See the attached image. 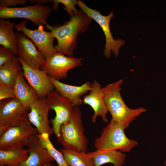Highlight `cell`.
I'll return each instance as SVG.
<instances>
[{
  "label": "cell",
  "mask_w": 166,
  "mask_h": 166,
  "mask_svg": "<svg viewBox=\"0 0 166 166\" xmlns=\"http://www.w3.org/2000/svg\"><path fill=\"white\" fill-rule=\"evenodd\" d=\"M92 20L80 8L61 25H46V29L57 39V44L55 46L56 51L68 57L73 56L79 35L87 30Z\"/></svg>",
  "instance_id": "1"
},
{
  "label": "cell",
  "mask_w": 166,
  "mask_h": 166,
  "mask_svg": "<svg viewBox=\"0 0 166 166\" xmlns=\"http://www.w3.org/2000/svg\"><path fill=\"white\" fill-rule=\"evenodd\" d=\"M123 82V80L120 79L102 88V90L108 111L111 115L112 119L122 124L126 129L146 110L143 107L132 109L126 105L120 93Z\"/></svg>",
  "instance_id": "2"
},
{
  "label": "cell",
  "mask_w": 166,
  "mask_h": 166,
  "mask_svg": "<svg viewBox=\"0 0 166 166\" xmlns=\"http://www.w3.org/2000/svg\"><path fill=\"white\" fill-rule=\"evenodd\" d=\"M84 132L82 113L78 106H76L69 121L61 126L57 141L63 148L87 153L88 141Z\"/></svg>",
  "instance_id": "3"
},
{
  "label": "cell",
  "mask_w": 166,
  "mask_h": 166,
  "mask_svg": "<svg viewBox=\"0 0 166 166\" xmlns=\"http://www.w3.org/2000/svg\"><path fill=\"white\" fill-rule=\"evenodd\" d=\"M125 129L122 124L111 119L103 128L100 136L96 138L95 148L96 149L104 148L119 150L124 153L130 152L138 143L126 136Z\"/></svg>",
  "instance_id": "4"
},
{
  "label": "cell",
  "mask_w": 166,
  "mask_h": 166,
  "mask_svg": "<svg viewBox=\"0 0 166 166\" xmlns=\"http://www.w3.org/2000/svg\"><path fill=\"white\" fill-rule=\"evenodd\" d=\"M77 5L82 11L89 17L95 21L102 29L105 36V44L104 52V56L109 58L111 56V51L116 57L119 54V50L125 44V41L121 39L115 40L113 38L110 28V22L114 16L113 12L111 11L107 16H104L100 11L89 8L82 1H77Z\"/></svg>",
  "instance_id": "5"
},
{
  "label": "cell",
  "mask_w": 166,
  "mask_h": 166,
  "mask_svg": "<svg viewBox=\"0 0 166 166\" xmlns=\"http://www.w3.org/2000/svg\"><path fill=\"white\" fill-rule=\"evenodd\" d=\"M53 9L43 4L21 7L7 8L0 6V18H22L29 19L36 26L46 25Z\"/></svg>",
  "instance_id": "6"
},
{
  "label": "cell",
  "mask_w": 166,
  "mask_h": 166,
  "mask_svg": "<svg viewBox=\"0 0 166 166\" xmlns=\"http://www.w3.org/2000/svg\"><path fill=\"white\" fill-rule=\"evenodd\" d=\"M38 133L27 119L18 125L10 127L0 135V149L6 150L27 146L30 138Z\"/></svg>",
  "instance_id": "7"
},
{
  "label": "cell",
  "mask_w": 166,
  "mask_h": 166,
  "mask_svg": "<svg viewBox=\"0 0 166 166\" xmlns=\"http://www.w3.org/2000/svg\"><path fill=\"white\" fill-rule=\"evenodd\" d=\"M45 98L50 109L53 110L56 113L55 117L50 121L52 124L53 133L57 139L60 136L61 126L69 121L74 106L69 100L56 90L50 92Z\"/></svg>",
  "instance_id": "8"
},
{
  "label": "cell",
  "mask_w": 166,
  "mask_h": 166,
  "mask_svg": "<svg viewBox=\"0 0 166 166\" xmlns=\"http://www.w3.org/2000/svg\"><path fill=\"white\" fill-rule=\"evenodd\" d=\"M28 112L16 97L0 101V136L28 119Z\"/></svg>",
  "instance_id": "9"
},
{
  "label": "cell",
  "mask_w": 166,
  "mask_h": 166,
  "mask_svg": "<svg viewBox=\"0 0 166 166\" xmlns=\"http://www.w3.org/2000/svg\"><path fill=\"white\" fill-rule=\"evenodd\" d=\"M28 20L15 24L14 28L17 31L21 32L33 42L38 50L46 59L57 51L53 45L55 37L52 32L45 31L43 25L34 30H30L26 26Z\"/></svg>",
  "instance_id": "10"
},
{
  "label": "cell",
  "mask_w": 166,
  "mask_h": 166,
  "mask_svg": "<svg viewBox=\"0 0 166 166\" xmlns=\"http://www.w3.org/2000/svg\"><path fill=\"white\" fill-rule=\"evenodd\" d=\"M83 59L82 58L68 57L56 52L45 59L40 69L45 71L49 77L60 81L67 77L69 70L82 65Z\"/></svg>",
  "instance_id": "11"
},
{
  "label": "cell",
  "mask_w": 166,
  "mask_h": 166,
  "mask_svg": "<svg viewBox=\"0 0 166 166\" xmlns=\"http://www.w3.org/2000/svg\"><path fill=\"white\" fill-rule=\"evenodd\" d=\"M17 58L22 66L23 75L29 84L39 98H45L55 89L46 72L42 69L33 68L19 57Z\"/></svg>",
  "instance_id": "12"
},
{
  "label": "cell",
  "mask_w": 166,
  "mask_h": 166,
  "mask_svg": "<svg viewBox=\"0 0 166 166\" xmlns=\"http://www.w3.org/2000/svg\"><path fill=\"white\" fill-rule=\"evenodd\" d=\"M18 42L17 55L30 67L40 69L45 59L32 41L22 32L16 33Z\"/></svg>",
  "instance_id": "13"
},
{
  "label": "cell",
  "mask_w": 166,
  "mask_h": 166,
  "mask_svg": "<svg viewBox=\"0 0 166 166\" xmlns=\"http://www.w3.org/2000/svg\"><path fill=\"white\" fill-rule=\"evenodd\" d=\"M50 107L45 98H39L31 106L28 119L37 129L39 134L46 133L49 136L53 133L49 126L48 114Z\"/></svg>",
  "instance_id": "14"
},
{
  "label": "cell",
  "mask_w": 166,
  "mask_h": 166,
  "mask_svg": "<svg viewBox=\"0 0 166 166\" xmlns=\"http://www.w3.org/2000/svg\"><path fill=\"white\" fill-rule=\"evenodd\" d=\"M83 102L91 106L94 113L91 118L93 123L96 122L97 117L99 116L105 123L108 121L107 118L108 110L104 101V95L102 90L100 84L96 80L91 84L90 93L83 97Z\"/></svg>",
  "instance_id": "15"
},
{
  "label": "cell",
  "mask_w": 166,
  "mask_h": 166,
  "mask_svg": "<svg viewBox=\"0 0 166 166\" xmlns=\"http://www.w3.org/2000/svg\"><path fill=\"white\" fill-rule=\"evenodd\" d=\"M27 146L29 151V156L19 166H46L55 161L47 149L42 145L36 134L30 138Z\"/></svg>",
  "instance_id": "16"
},
{
  "label": "cell",
  "mask_w": 166,
  "mask_h": 166,
  "mask_svg": "<svg viewBox=\"0 0 166 166\" xmlns=\"http://www.w3.org/2000/svg\"><path fill=\"white\" fill-rule=\"evenodd\" d=\"M49 78L55 90L69 100L74 106L82 104L83 99L81 97L91 89L92 83L89 81H87L80 86H75L63 83L49 76Z\"/></svg>",
  "instance_id": "17"
},
{
  "label": "cell",
  "mask_w": 166,
  "mask_h": 166,
  "mask_svg": "<svg viewBox=\"0 0 166 166\" xmlns=\"http://www.w3.org/2000/svg\"><path fill=\"white\" fill-rule=\"evenodd\" d=\"M24 78L22 70L17 75L14 89L16 97L29 112L31 106L39 98Z\"/></svg>",
  "instance_id": "18"
},
{
  "label": "cell",
  "mask_w": 166,
  "mask_h": 166,
  "mask_svg": "<svg viewBox=\"0 0 166 166\" xmlns=\"http://www.w3.org/2000/svg\"><path fill=\"white\" fill-rule=\"evenodd\" d=\"M87 153L93 159L95 166L109 163L113 166H124L126 158L124 153L113 149L101 148Z\"/></svg>",
  "instance_id": "19"
},
{
  "label": "cell",
  "mask_w": 166,
  "mask_h": 166,
  "mask_svg": "<svg viewBox=\"0 0 166 166\" xmlns=\"http://www.w3.org/2000/svg\"><path fill=\"white\" fill-rule=\"evenodd\" d=\"M15 24L9 20L0 18V45L10 49L15 56L18 55V42L13 29Z\"/></svg>",
  "instance_id": "20"
},
{
  "label": "cell",
  "mask_w": 166,
  "mask_h": 166,
  "mask_svg": "<svg viewBox=\"0 0 166 166\" xmlns=\"http://www.w3.org/2000/svg\"><path fill=\"white\" fill-rule=\"evenodd\" d=\"M22 70V66L15 56L0 67V84L14 87L18 73Z\"/></svg>",
  "instance_id": "21"
},
{
  "label": "cell",
  "mask_w": 166,
  "mask_h": 166,
  "mask_svg": "<svg viewBox=\"0 0 166 166\" xmlns=\"http://www.w3.org/2000/svg\"><path fill=\"white\" fill-rule=\"evenodd\" d=\"M29 153V149L24 148L0 149V165L19 166L27 159Z\"/></svg>",
  "instance_id": "22"
},
{
  "label": "cell",
  "mask_w": 166,
  "mask_h": 166,
  "mask_svg": "<svg viewBox=\"0 0 166 166\" xmlns=\"http://www.w3.org/2000/svg\"><path fill=\"white\" fill-rule=\"evenodd\" d=\"M58 150L62 153L69 166H95L93 159L87 152L63 148Z\"/></svg>",
  "instance_id": "23"
},
{
  "label": "cell",
  "mask_w": 166,
  "mask_h": 166,
  "mask_svg": "<svg viewBox=\"0 0 166 166\" xmlns=\"http://www.w3.org/2000/svg\"><path fill=\"white\" fill-rule=\"evenodd\" d=\"M36 135L42 145L47 149L58 166H69L66 162L62 153L57 150L52 144L48 134L37 133Z\"/></svg>",
  "instance_id": "24"
},
{
  "label": "cell",
  "mask_w": 166,
  "mask_h": 166,
  "mask_svg": "<svg viewBox=\"0 0 166 166\" xmlns=\"http://www.w3.org/2000/svg\"><path fill=\"white\" fill-rule=\"evenodd\" d=\"M77 2L76 0H51V3H53V9L54 10H56L58 8L59 4L61 3L65 6L64 8L70 16L78 12V10L76 8Z\"/></svg>",
  "instance_id": "25"
},
{
  "label": "cell",
  "mask_w": 166,
  "mask_h": 166,
  "mask_svg": "<svg viewBox=\"0 0 166 166\" xmlns=\"http://www.w3.org/2000/svg\"><path fill=\"white\" fill-rule=\"evenodd\" d=\"M15 55L10 49L0 45V67L13 58Z\"/></svg>",
  "instance_id": "26"
},
{
  "label": "cell",
  "mask_w": 166,
  "mask_h": 166,
  "mask_svg": "<svg viewBox=\"0 0 166 166\" xmlns=\"http://www.w3.org/2000/svg\"><path fill=\"white\" fill-rule=\"evenodd\" d=\"M14 97H16V96L14 87L0 84V101Z\"/></svg>",
  "instance_id": "27"
},
{
  "label": "cell",
  "mask_w": 166,
  "mask_h": 166,
  "mask_svg": "<svg viewBox=\"0 0 166 166\" xmlns=\"http://www.w3.org/2000/svg\"><path fill=\"white\" fill-rule=\"evenodd\" d=\"M26 0H0V6L7 8H13L17 5H23L27 3Z\"/></svg>",
  "instance_id": "28"
},
{
  "label": "cell",
  "mask_w": 166,
  "mask_h": 166,
  "mask_svg": "<svg viewBox=\"0 0 166 166\" xmlns=\"http://www.w3.org/2000/svg\"><path fill=\"white\" fill-rule=\"evenodd\" d=\"M27 1L33 4H47L51 2L50 0H28Z\"/></svg>",
  "instance_id": "29"
},
{
  "label": "cell",
  "mask_w": 166,
  "mask_h": 166,
  "mask_svg": "<svg viewBox=\"0 0 166 166\" xmlns=\"http://www.w3.org/2000/svg\"><path fill=\"white\" fill-rule=\"evenodd\" d=\"M46 166H55L54 165L51 164V163H50L48 164Z\"/></svg>",
  "instance_id": "30"
},
{
  "label": "cell",
  "mask_w": 166,
  "mask_h": 166,
  "mask_svg": "<svg viewBox=\"0 0 166 166\" xmlns=\"http://www.w3.org/2000/svg\"><path fill=\"white\" fill-rule=\"evenodd\" d=\"M165 166H166V160L164 162Z\"/></svg>",
  "instance_id": "31"
},
{
  "label": "cell",
  "mask_w": 166,
  "mask_h": 166,
  "mask_svg": "<svg viewBox=\"0 0 166 166\" xmlns=\"http://www.w3.org/2000/svg\"><path fill=\"white\" fill-rule=\"evenodd\" d=\"M0 166H11V165H0Z\"/></svg>",
  "instance_id": "32"
}]
</instances>
